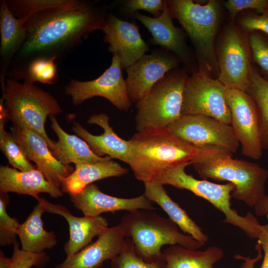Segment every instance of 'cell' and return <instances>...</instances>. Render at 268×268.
<instances>
[{
  "label": "cell",
  "instance_id": "1",
  "mask_svg": "<svg viewBox=\"0 0 268 268\" xmlns=\"http://www.w3.org/2000/svg\"><path fill=\"white\" fill-rule=\"evenodd\" d=\"M106 18L102 9L87 2L34 14L24 23L26 37L20 54L40 55L71 46L94 31L103 30Z\"/></svg>",
  "mask_w": 268,
  "mask_h": 268
},
{
  "label": "cell",
  "instance_id": "2",
  "mask_svg": "<svg viewBox=\"0 0 268 268\" xmlns=\"http://www.w3.org/2000/svg\"><path fill=\"white\" fill-rule=\"evenodd\" d=\"M132 145L129 166L134 177L144 183L155 182L167 171L216 152L195 148L178 138L168 127H153L137 132Z\"/></svg>",
  "mask_w": 268,
  "mask_h": 268
},
{
  "label": "cell",
  "instance_id": "3",
  "mask_svg": "<svg viewBox=\"0 0 268 268\" xmlns=\"http://www.w3.org/2000/svg\"><path fill=\"white\" fill-rule=\"evenodd\" d=\"M232 156L217 152L196 159L192 165L202 179L233 184L232 198L245 202L256 212L267 195L265 187L268 171L257 164L233 159Z\"/></svg>",
  "mask_w": 268,
  "mask_h": 268
},
{
  "label": "cell",
  "instance_id": "4",
  "mask_svg": "<svg viewBox=\"0 0 268 268\" xmlns=\"http://www.w3.org/2000/svg\"><path fill=\"white\" fill-rule=\"evenodd\" d=\"M121 223L137 255L147 263L165 261L161 248L166 245H179L193 250L203 246L191 236L181 232L169 218L151 210L129 211L122 217Z\"/></svg>",
  "mask_w": 268,
  "mask_h": 268
},
{
  "label": "cell",
  "instance_id": "5",
  "mask_svg": "<svg viewBox=\"0 0 268 268\" xmlns=\"http://www.w3.org/2000/svg\"><path fill=\"white\" fill-rule=\"evenodd\" d=\"M2 97L8 120L23 125L38 133L52 151L54 141L48 136L45 124L47 118L62 112L58 101L50 93L27 81L13 78L2 80Z\"/></svg>",
  "mask_w": 268,
  "mask_h": 268
},
{
  "label": "cell",
  "instance_id": "6",
  "mask_svg": "<svg viewBox=\"0 0 268 268\" xmlns=\"http://www.w3.org/2000/svg\"><path fill=\"white\" fill-rule=\"evenodd\" d=\"M191 164L183 163L171 168L154 183L191 191L208 201L222 212L225 216L224 223L238 227L251 238H257L261 231V225L258 220L251 212L241 216L231 208L230 200L234 185L230 183L219 184L207 180L196 179L185 172L186 167Z\"/></svg>",
  "mask_w": 268,
  "mask_h": 268
},
{
  "label": "cell",
  "instance_id": "7",
  "mask_svg": "<svg viewBox=\"0 0 268 268\" xmlns=\"http://www.w3.org/2000/svg\"><path fill=\"white\" fill-rule=\"evenodd\" d=\"M188 77L185 70L170 71L136 104L137 132L149 128L167 127L182 116L184 91Z\"/></svg>",
  "mask_w": 268,
  "mask_h": 268
},
{
  "label": "cell",
  "instance_id": "8",
  "mask_svg": "<svg viewBox=\"0 0 268 268\" xmlns=\"http://www.w3.org/2000/svg\"><path fill=\"white\" fill-rule=\"evenodd\" d=\"M167 1L172 17L186 32L201 64L209 69L215 67L217 62L214 41L220 16L219 2L211 0L202 5L192 0Z\"/></svg>",
  "mask_w": 268,
  "mask_h": 268
},
{
  "label": "cell",
  "instance_id": "9",
  "mask_svg": "<svg viewBox=\"0 0 268 268\" xmlns=\"http://www.w3.org/2000/svg\"><path fill=\"white\" fill-rule=\"evenodd\" d=\"M167 127L178 138L198 149L233 155L239 147V142L231 125L212 117L182 115Z\"/></svg>",
  "mask_w": 268,
  "mask_h": 268
},
{
  "label": "cell",
  "instance_id": "10",
  "mask_svg": "<svg viewBox=\"0 0 268 268\" xmlns=\"http://www.w3.org/2000/svg\"><path fill=\"white\" fill-rule=\"evenodd\" d=\"M226 87L218 79L207 76L202 71L189 77L184 89L182 116L201 115L230 125Z\"/></svg>",
  "mask_w": 268,
  "mask_h": 268
},
{
  "label": "cell",
  "instance_id": "11",
  "mask_svg": "<svg viewBox=\"0 0 268 268\" xmlns=\"http://www.w3.org/2000/svg\"><path fill=\"white\" fill-rule=\"evenodd\" d=\"M122 69L119 58L113 55L110 66L100 76L86 81L71 79L65 86V93L71 97L75 106L95 96H100L108 100L119 110L128 111L132 103Z\"/></svg>",
  "mask_w": 268,
  "mask_h": 268
},
{
  "label": "cell",
  "instance_id": "12",
  "mask_svg": "<svg viewBox=\"0 0 268 268\" xmlns=\"http://www.w3.org/2000/svg\"><path fill=\"white\" fill-rule=\"evenodd\" d=\"M242 34L234 26L224 32L219 50L218 79L227 89L248 93L251 69L248 47Z\"/></svg>",
  "mask_w": 268,
  "mask_h": 268
},
{
  "label": "cell",
  "instance_id": "13",
  "mask_svg": "<svg viewBox=\"0 0 268 268\" xmlns=\"http://www.w3.org/2000/svg\"><path fill=\"white\" fill-rule=\"evenodd\" d=\"M226 100L231 112L230 125L241 145L242 153L258 160L263 154L256 105L248 93L227 89Z\"/></svg>",
  "mask_w": 268,
  "mask_h": 268
},
{
  "label": "cell",
  "instance_id": "14",
  "mask_svg": "<svg viewBox=\"0 0 268 268\" xmlns=\"http://www.w3.org/2000/svg\"><path fill=\"white\" fill-rule=\"evenodd\" d=\"M179 62L174 54L158 48L144 55L128 67L125 82L132 103L136 104L142 99L155 84L177 68Z\"/></svg>",
  "mask_w": 268,
  "mask_h": 268
},
{
  "label": "cell",
  "instance_id": "15",
  "mask_svg": "<svg viewBox=\"0 0 268 268\" xmlns=\"http://www.w3.org/2000/svg\"><path fill=\"white\" fill-rule=\"evenodd\" d=\"M10 131L27 159L36 164L49 182L61 188L60 179L70 175L74 170L73 167L57 160L45 139L31 128L12 124Z\"/></svg>",
  "mask_w": 268,
  "mask_h": 268
},
{
  "label": "cell",
  "instance_id": "16",
  "mask_svg": "<svg viewBox=\"0 0 268 268\" xmlns=\"http://www.w3.org/2000/svg\"><path fill=\"white\" fill-rule=\"evenodd\" d=\"M102 31L104 42L109 44V50L113 55L119 58L123 69H126L149 50L135 22L123 20L109 13Z\"/></svg>",
  "mask_w": 268,
  "mask_h": 268
},
{
  "label": "cell",
  "instance_id": "17",
  "mask_svg": "<svg viewBox=\"0 0 268 268\" xmlns=\"http://www.w3.org/2000/svg\"><path fill=\"white\" fill-rule=\"evenodd\" d=\"M97 237L81 250L67 257L55 268H101L105 261H111L122 252L127 238L121 223L108 227Z\"/></svg>",
  "mask_w": 268,
  "mask_h": 268
},
{
  "label": "cell",
  "instance_id": "18",
  "mask_svg": "<svg viewBox=\"0 0 268 268\" xmlns=\"http://www.w3.org/2000/svg\"><path fill=\"white\" fill-rule=\"evenodd\" d=\"M69 195L74 206L85 216L97 217L104 212L115 213L121 210L155 209L152 202L144 195L128 199L111 196L101 192L93 183L79 193Z\"/></svg>",
  "mask_w": 268,
  "mask_h": 268
},
{
  "label": "cell",
  "instance_id": "19",
  "mask_svg": "<svg viewBox=\"0 0 268 268\" xmlns=\"http://www.w3.org/2000/svg\"><path fill=\"white\" fill-rule=\"evenodd\" d=\"M132 17L140 21L152 35L150 42L173 53L187 67L191 63V54L183 31L173 24L172 17L165 0L163 11L157 17H151L135 12Z\"/></svg>",
  "mask_w": 268,
  "mask_h": 268
},
{
  "label": "cell",
  "instance_id": "20",
  "mask_svg": "<svg viewBox=\"0 0 268 268\" xmlns=\"http://www.w3.org/2000/svg\"><path fill=\"white\" fill-rule=\"evenodd\" d=\"M87 122L101 127L104 133L100 135L92 134L79 123L74 122L72 129L75 134L84 140L97 155L102 157L106 155L129 165L131 157V143L115 133L110 126L109 117L104 113L96 114L90 117Z\"/></svg>",
  "mask_w": 268,
  "mask_h": 268
},
{
  "label": "cell",
  "instance_id": "21",
  "mask_svg": "<svg viewBox=\"0 0 268 268\" xmlns=\"http://www.w3.org/2000/svg\"><path fill=\"white\" fill-rule=\"evenodd\" d=\"M46 212L60 215L67 221L69 237L64 244L67 257L71 256L90 244L92 239L99 236L108 227L107 219L101 215L97 217H77L73 215L66 207L52 203L41 198Z\"/></svg>",
  "mask_w": 268,
  "mask_h": 268
},
{
  "label": "cell",
  "instance_id": "22",
  "mask_svg": "<svg viewBox=\"0 0 268 268\" xmlns=\"http://www.w3.org/2000/svg\"><path fill=\"white\" fill-rule=\"evenodd\" d=\"M15 193L29 195L35 199L42 193L49 194L52 198H59L63 192L45 178L39 169L21 171L8 166H0V193Z\"/></svg>",
  "mask_w": 268,
  "mask_h": 268
},
{
  "label": "cell",
  "instance_id": "23",
  "mask_svg": "<svg viewBox=\"0 0 268 268\" xmlns=\"http://www.w3.org/2000/svg\"><path fill=\"white\" fill-rule=\"evenodd\" d=\"M75 165V168L70 175L60 179L61 189L63 193L77 194L95 181L120 177L129 171L112 159L97 162L80 163Z\"/></svg>",
  "mask_w": 268,
  "mask_h": 268
},
{
  "label": "cell",
  "instance_id": "24",
  "mask_svg": "<svg viewBox=\"0 0 268 268\" xmlns=\"http://www.w3.org/2000/svg\"><path fill=\"white\" fill-rule=\"evenodd\" d=\"M51 127L58 136L54 141L52 152L62 164L70 165L80 163L97 162L112 159L110 157H100L95 154L88 144L76 135L66 133L59 125L56 116H49Z\"/></svg>",
  "mask_w": 268,
  "mask_h": 268
},
{
  "label": "cell",
  "instance_id": "25",
  "mask_svg": "<svg viewBox=\"0 0 268 268\" xmlns=\"http://www.w3.org/2000/svg\"><path fill=\"white\" fill-rule=\"evenodd\" d=\"M144 184L143 195L151 202L159 205L183 233L191 236L203 245L208 237L178 203L168 196L163 185L153 182Z\"/></svg>",
  "mask_w": 268,
  "mask_h": 268
},
{
  "label": "cell",
  "instance_id": "26",
  "mask_svg": "<svg viewBox=\"0 0 268 268\" xmlns=\"http://www.w3.org/2000/svg\"><path fill=\"white\" fill-rule=\"evenodd\" d=\"M36 200L37 204L25 221L20 223L16 234L22 250L39 253L55 247L57 240L54 231L48 232L44 228L42 216L46 209L41 198L38 197Z\"/></svg>",
  "mask_w": 268,
  "mask_h": 268
},
{
  "label": "cell",
  "instance_id": "27",
  "mask_svg": "<svg viewBox=\"0 0 268 268\" xmlns=\"http://www.w3.org/2000/svg\"><path fill=\"white\" fill-rule=\"evenodd\" d=\"M162 252L166 268H214V265L224 256L223 250L216 246L200 251L172 245Z\"/></svg>",
  "mask_w": 268,
  "mask_h": 268
},
{
  "label": "cell",
  "instance_id": "28",
  "mask_svg": "<svg viewBox=\"0 0 268 268\" xmlns=\"http://www.w3.org/2000/svg\"><path fill=\"white\" fill-rule=\"evenodd\" d=\"M24 22L16 17L10 10L6 0L0 5V54L3 60L11 58L24 44L26 32Z\"/></svg>",
  "mask_w": 268,
  "mask_h": 268
},
{
  "label": "cell",
  "instance_id": "29",
  "mask_svg": "<svg viewBox=\"0 0 268 268\" xmlns=\"http://www.w3.org/2000/svg\"><path fill=\"white\" fill-rule=\"evenodd\" d=\"M248 93L257 106L262 147L268 150V81L253 66Z\"/></svg>",
  "mask_w": 268,
  "mask_h": 268
},
{
  "label": "cell",
  "instance_id": "30",
  "mask_svg": "<svg viewBox=\"0 0 268 268\" xmlns=\"http://www.w3.org/2000/svg\"><path fill=\"white\" fill-rule=\"evenodd\" d=\"M6 2L13 14L24 23L39 12L50 9L76 7L86 2L77 0H10Z\"/></svg>",
  "mask_w": 268,
  "mask_h": 268
},
{
  "label": "cell",
  "instance_id": "31",
  "mask_svg": "<svg viewBox=\"0 0 268 268\" xmlns=\"http://www.w3.org/2000/svg\"><path fill=\"white\" fill-rule=\"evenodd\" d=\"M57 55L39 56L30 62L26 71L25 81L52 84L58 81V72L55 63Z\"/></svg>",
  "mask_w": 268,
  "mask_h": 268
},
{
  "label": "cell",
  "instance_id": "32",
  "mask_svg": "<svg viewBox=\"0 0 268 268\" xmlns=\"http://www.w3.org/2000/svg\"><path fill=\"white\" fill-rule=\"evenodd\" d=\"M4 125L0 123V149L7 159L8 163L21 171L26 172L36 169L27 159L11 134L4 130Z\"/></svg>",
  "mask_w": 268,
  "mask_h": 268
},
{
  "label": "cell",
  "instance_id": "33",
  "mask_svg": "<svg viewBox=\"0 0 268 268\" xmlns=\"http://www.w3.org/2000/svg\"><path fill=\"white\" fill-rule=\"evenodd\" d=\"M111 268H166L165 261L147 263L136 253L131 239L126 238L122 252L110 261Z\"/></svg>",
  "mask_w": 268,
  "mask_h": 268
},
{
  "label": "cell",
  "instance_id": "34",
  "mask_svg": "<svg viewBox=\"0 0 268 268\" xmlns=\"http://www.w3.org/2000/svg\"><path fill=\"white\" fill-rule=\"evenodd\" d=\"M8 194L0 193V245L1 247L13 245L17 241L16 230L20 224L15 217L7 213L6 207L9 203Z\"/></svg>",
  "mask_w": 268,
  "mask_h": 268
},
{
  "label": "cell",
  "instance_id": "35",
  "mask_svg": "<svg viewBox=\"0 0 268 268\" xmlns=\"http://www.w3.org/2000/svg\"><path fill=\"white\" fill-rule=\"evenodd\" d=\"M13 245V250L9 268H31L33 267L42 268L50 260V257L45 252L38 253L20 249L18 242Z\"/></svg>",
  "mask_w": 268,
  "mask_h": 268
},
{
  "label": "cell",
  "instance_id": "36",
  "mask_svg": "<svg viewBox=\"0 0 268 268\" xmlns=\"http://www.w3.org/2000/svg\"><path fill=\"white\" fill-rule=\"evenodd\" d=\"M252 59L260 67L263 77L268 81V40L262 34L253 31L249 37Z\"/></svg>",
  "mask_w": 268,
  "mask_h": 268
},
{
  "label": "cell",
  "instance_id": "37",
  "mask_svg": "<svg viewBox=\"0 0 268 268\" xmlns=\"http://www.w3.org/2000/svg\"><path fill=\"white\" fill-rule=\"evenodd\" d=\"M224 6L232 17L246 9L256 10L260 14L268 13V0H228Z\"/></svg>",
  "mask_w": 268,
  "mask_h": 268
},
{
  "label": "cell",
  "instance_id": "38",
  "mask_svg": "<svg viewBox=\"0 0 268 268\" xmlns=\"http://www.w3.org/2000/svg\"><path fill=\"white\" fill-rule=\"evenodd\" d=\"M165 1L162 0H128L125 2L123 7L126 11L132 14L142 10L157 17L162 13Z\"/></svg>",
  "mask_w": 268,
  "mask_h": 268
},
{
  "label": "cell",
  "instance_id": "39",
  "mask_svg": "<svg viewBox=\"0 0 268 268\" xmlns=\"http://www.w3.org/2000/svg\"><path fill=\"white\" fill-rule=\"evenodd\" d=\"M240 23L247 31H261L268 35V13L247 16Z\"/></svg>",
  "mask_w": 268,
  "mask_h": 268
},
{
  "label": "cell",
  "instance_id": "40",
  "mask_svg": "<svg viewBox=\"0 0 268 268\" xmlns=\"http://www.w3.org/2000/svg\"><path fill=\"white\" fill-rule=\"evenodd\" d=\"M255 250L257 252L255 257H244L239 254H236L234 256L235 259L243 261L239 268H256V264L263 258L262 249L259 242L256 245Z\"/></svg>",
  "mask_w": 268,
  "mask_h": 268
},
{
  "label": "cell",
  "instance_id": "41",
  "mask_svg": "<svg viewBox=\"0 0 268 268\" xmlns=\"http://www.w3.org/2000/svg\"><path fill=\"white\" fill-rule=\"evenodd\" d=\"M258 242L264 252L263 263L260 268H268V232L263 230L258 238Z\"/></svg>",
  "mask_w": 268,
  "mask_h": 268
},
{
  "label": "cell",
  "instance_id": "42",
  "mask_svg": "<svg viewBox=\"0 0 268 268\" xmlns=\"http://www.w3.org/2000/svg\"><path fill=\"white\" fill-rule=\"evenodd\" d=\"M255 213L259 216H264L268 213V195H267ZM262 227L264 231L268 232V223L262 225Z\"/></svg>",
  "mask_w": 268,
  "mask_h": 268
},
{
  "label": "cell",
  "instance_id": "43",
  "mask_svg": "<svg viewBox=\"0 0 268 268\" xmlns=\"http://www.w3.org/2000/svg\"><path fill=\"white\" fill-rule=\"evenodd\" d=\"M11 264V258L6 257L3 251H0V268H9Z\"/></svg>",
  "mask_w": 268,
  "mask_h": 268
}]
</instances>
